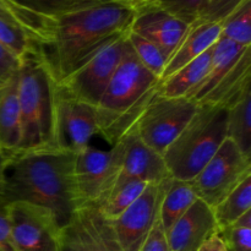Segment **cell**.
<instances>
[{
  "label": "cell",
  "instance_id": "obj_1",
  "mask_svg": "<svg viewBox=\"0 0 251 251\" xmlns=\"http://www.w3.org/2000/svg\"><path fill=\"white\" fill-rule=\"evenodd\" d=\"M135 15L132 5L104 1L55 20L50 42L41 47V54L56 83L129 31Z\"/></svg>",
  "mask_w": 251,
  "mask_h": 251
},
{
  "label": "cell",
  "instance_id": "obj_2",
  "mask_svg": "<svg viewBox=\"0 0 251 251\" xmlns=\"http://www.w3.org/2000/svg\"><path fill=\"white\" fill-rule=\"evenodd\" d=\"M75 153L59 149L20 152L9 159L2 198L48 211L59 228L80 206L74 176Z\"/></svg>",
  "mask_w": 251,
  "mask_h": 251
},
{
  "label": "cell",
  "instance_id": "obj_3",
  "mask_svg": "<svg viewBox=\"0 0 251 251\" xmlns=\"http://www.w3.org/2000/svg\"><path fill=\"white\" fill-rule=\"evenodd\" d=\"M158 83L159 78L140 63L127 41L122 60L96 107L100 135L108 144L113 146L136 123L156 96Z\"/></svg>",
  "mask_w": 251,
  "mask_h": 251
},
{
  "label": "cell",
  "instance_id": "obj_4",
  "mask_svg": "<svg viewBox=\"0 0 251 251\" xmlns=\"http://www.w3.org/2000/svg\"><path fill=\"white\" fill-rule=\"evenodd\" d=\"M21 115L20 152L55 149L56 81L41 54V48L22 58L19 73Z\"/></svg>",
  "mask_w": 251,
  "mask_h": 251
},
{
  "label": "cell",
  "instance_id": "obj_5",
  "mask_svg": "<svg viewBox=\"0 0 251 251\" xmlns=\"http://www.w3.org/2000/svg\"><path fill=\"white\" fill-rule=\"evenodd\" d=\"M228 110L201 104L179 136L164 151L163 159L169 176L190 181L227 139Z\"/></svg>",
  "mask_w": 251,
  "mask_h": 251
},
{
  "label": "cell",
  "instance_id": "obj_6",
  "mask_svg": "<svg viewBox=\"0 0 251 251\" xmlns=\"http://www.w3.org/2000/svg\"><path fill=\"white\" fill-rule=\"evenodd\" d=\"M124 142L120 139L109 150L85 147L75 153L74 176L81 205H100L122 172Z\"/></svg>",
  "mask_w": 251,
  "mask_h": 251
},
{
  "label": "cell",
  "instance_id": "obj_7",
  "mask_svg": "<svg viewBox=\"0 0 251 251\" xmlns=\"http://www.w3.org/2000/svg\"><path fill=\"white\" fill-rule=\"evenodd\" d=\"M250 176L251 158L245 156L232 140L226 139L190 183L199 199L213 208Z\"/></svg>",
  "mask_w": 251,
  "mask_h": 251
},
{
  "label": "cell",
  "instance_id": "obj_8",
  "mask_svg": "<svg viewBox=\"0 0 251 251\" xmlns=\"http://www.w3.org/2000/svg\"><path fill=\"white\" fill-rule=\"evenodd\" d=\"M199 105L186 97L167 98L156 93L135 123L140 139L163 156L198 110Z\"/></svg>",
  "mask_w": 251,
  "mask_h": 251
},
{
  "label": "cell",
  "instance_id": "obj_9",
  "mask_svg": "<svg viewBox=\"0 0 251 251\" xmlns=\"http://www.w3.org/2000/svg\"><path fill=\"white\" fill-rule=\"evenodd\" d=\"M127 32L115 38L58 85L71 97L97 107L126 47Z\"/></svg>",
  "mask_w": 251,
  "mask_h": 251
},
{
  "label": "cell",
  "instance_id": "obj_10",
  "mask_svg": "<svg viewBox=\"0 0 251 251\" xmlns=\"http://www.w3.org/2000/svg\"><path fill=\"white\" fill-rule=\"evenodd\" d=\"M97 134H100L97 108L71 97L56 83L55 149L76 153L90 146V141Z\"/></svg>",
  "mask_w": 251,
  "mask_h": 251
},
{
  "label": "cell",
  "instance_id": "obj_11",
  "mask_svg": "<svg viewBox=\"0 0 251 251\" xmlns=\"http://www.w3.org/2000/svg\"><path fill=\"white\" fill-rule=\"evenodd\" d=\"M60 251H124L97 205L78 206L60 228Z\"/></svg>",
  "mask_w": 251,
  "mask_h": 251
},
{
  "label": "cell",
  "instance_id": "obj_12",
  "mask_svg": "<svg viewBox=\"0 0 251 251\" xmlns=\"http://www.w3.org/2000/svg\"><path fill=\"white\" fill-rule=\"evenodd\" d=\"M172 178L149 184L140 198L122 215L110 221L124 251H139L159 220L162 201Z\"/></svg>",
  "mask_w": 251,
  "mask_h": 251
},
{
  "label": "cell",
  "instance_id": "obj_13",
  "mask_svg": "<svg viewBox=\"0 0 251 251\" xmlns=\"http://www.w3.org/2000/svg\"><path fill=\"white\" fill-rule=\"evenodd\" d=\"M10 230L15 251H60V228L38 206L10 202Z\"/></svg>",
  "mask_w": 251,
  "mask_h": 251
},
{
  "label": "cell",
  "instance_id": "obj_14",
  "mask_svg": "<svg viewBox=\"0 0 251 251\" xmlns=\"http://www.w3.org/2000/svg\"><path fill=\"white\" fill-rule=\"evenodd\" d=\"M189 28L190 26L180 20L153 7L136 9V15L130 26V31L158 47L167 61L176 50Z\"/></svg>",
  "mask_w": 251,
  "mask_h": 251
},
{
  "label": "cell",
  "instance_id": "obj_15",
  "mask_svg": "<svg viewBox=\"0 0 251 251\" xmlns=\"http://www.w3.org/2000/svg\"><path fill=\"white\" fill-rule=\"evenodd\" d=\"M218 230L212 207L198 199L166 233L172 251H198Z\"/></svg>",
  "mask_w": 251,
  "mask_h": 251
},
{
  "label": "cell",
  "instance_id": "obj_16",
  "mask_svg": "<svg viewBox=\"0 0 251 251\" xmlns=\"http://www.w3.org/2000/svg\"><path fill=\"white\" fill-rule=\"evenodd\" d=\"M122 140L124 142L123 174L147 184H158L172 178L163 156L157 153L140 139L135 124L123 135Z\"/></svg>",
  "mask_w": 251,
  "mask_h": 251
},
{
  "label": "cell",
  "instance_id": "obj_17",
  "mask_svg": "<svg viewBox=\"0 0 251 251\" xmlns=\"http://www.w3.org/2000/svg\"><path fill=\"white\" fill-rule=\"evenodd\" d=\"M221 22H198L190 26L181 43L167 61L161 80L171 76L176 70L212 48L221 38Z\"/></svg>",
  "mask_w": 251,
  "mask_h": 251
},
{
  "label": "cell",
  "instance_id": "obj_18",
  "mask_svg": "<svg viewBox=\"0 0 251 251\" xmlns=\"http://www.w3.org/2000/svg\"><path fill=\"white\" fill-rule=\"evenodd\" d=\"M19 73V71H17ZM21 144V115L17 74L0 86V151L7 159L19 152Z\"/></svg>",
  "mask_w": 251,
  "mask_h": 251
},
{
  "label": "cell",
  "instance_id": "obj_19",
  "mask_svg": "<svg viewBox=\"0 0 251 251\" xmlns=\"http://www.w3.org/2000/svg\"><path fill=\"white\" fill-rule=\"evenodd\" d=\"M251 49L248 48L232 70L199 103L229 109L251 92Z\"/></svg>",
  "mask_w": 251,
  "mask_h": 251
},
{
  "label": "cell",
  "instance_id": "obj_20",
  "mask_svg": "<svg viewBox=\"0 0 251 251\" xmlns=\"http://www.w3.org/2000/svg\"><path fill=\"white\" fill-rule=\"evenodd\" d=\"M248 48H251V47H242L221 36V38L212 48V56H211L207 75L186 98L194 100L196 104L201 103V100L232 70L233 66L242 58L243 53Z\"/></svg>",
  "mask_w": 251,
  "mask_h": 251
},
{
  "label": "cell",
  "instance_id": "obj_21",
  "mask_svg": "<svg viewBox=\"0 0 251 251\" xmlns=\"http://www.w3.org/2000/svg\"><path fill=\"white\" fill-rule=\"evenodd\" d=\"M213 48V47H212ZM212 48L158 83V95L167 98L188 97L207 75Z\"/></svg>",
  "mask_w": 251,
  "mask_h": 251
},
{
  "label": "cell",
  "instance_id": "obj_22",
  "mask_svg": "<svg viewBox=\"0 0 251 251\" xmlns=\"http://www.w3.org/2000/svg\"><path fill=\"white\" fill-rule=\"evenodd\" d=\"M147 185L149 184L145 181L127 176L120 172L114 185L98 205L100 212L107 220H115L140 198Z\"/></svg>",
  "mask_w": 251,
  "mask_h": 251
},
{
  "label": "cell",
  "instance_id": "obj_23",
  "mask_svg": "<svg viewBox=\"0 0 251 251\" xmlns=\"http://www.w3.org/2000/svg\"><path fill=\"white\" fill-rule=\"evenodd\" d=\"M0 19L24 29L42 47L47 46L53 36L54 21L32 14L11 0H0Z\"/></svg>",
  "mask_w": 251,
  "mask_h": 251
},
{
  "label": "cell",
  "instance_id": "obj_24",
  "mask_svg": "<svg viewBox=\"0 0 251 251\" xmlns=\"http://www.w3.org/2000/svg\"><path fill=\"white\" fill-rule=\"evenodd\" d=\"M199 199L190 181L172 178L162 201L159 220L164 232L169 229Z\"/></svg>",
  "mask_w": 251,
  "mask_h": 251
},
{
  "label": "cell",
  "instance_id": "obj_25",
  "mask_svg": "<svg viewBox=\"0 0 251 251\" xmlns=\"http://www.w3.org/2000/svg\"><path fill=\"white\" fill-rule=\"evenodd\" d=\"M227 139L251 158V92L228 109Z\"/></svg>",
  "mask_w": 251,
  "mask_h": 251
},
{
  "label": "cell",
  "instance_id": "obj_26",
  "mask_svg": "<svg viewBox=\"0 0 251 251\" xmlns=\"http://www.w3.org/2000/svg\"><path fill=\"white\" fill-rule=\"evenodd\" d=\"M218 229L232 225L251 211V176L212 208Z\"/></svg>",
  "mask_w": 251,
  "mask_h": 251
},
{
  "label": "cell",
  "instance_id": "obj_27",
  "mask_svg": "<svg viewBox=\"0 0 251 251\" xmlns=\"http://www.w3.org/2000/svg\"><path fill=\"white\" fill-rule=\"evenodd\" d=\"M22 9L43 19L55 21L59 17L80 11L86 7L108 1V0H11Z\"/></svg>",
  "mask_w": 251,
  "mask_h": 251
},
{
  "label": "cell",
  "instance_id": "obj_28",
  "mask_svg": "<svg viewBox=\"0 0 251 251\" xmlns=\"http://www.w3.org/2000/svg\"><path fill=\"white\" fill-rule=\"evenodd\" d=\"M139 7L162 10L188 26H193L205 17L208 0H144L136 9Z\"/></svg>",
  "mask_w": 251,
  "mask_h": 251
},
{
  "label": "cell",
  "instance_id": "obj_29",
  "mask_svg": "<svg viewBox=\"0 0 251 251\" xmlns=\"http://www.w3.org/2000/svg\"><path fill=\"white\" fill-rule=\"evenodd\" d=\"M221 26V36L242 47H251V0H244Z\"/></svg>",
  "mask_w": 251,
  "mask_h": 251
},
{
  "label": "cell",
  "instance_id": "obj_30",
  "mask_svg": "<svg viewBox=\"0 0 251 251\" xmlns=\"http://www.w3.org/2000/svg\"><path fill=\"white\" fill-rule=\"evenodd\" d=\"M126 37L140 63L161 80L164 68L167 65V58L162 53L161 49L147 39L142 38L139 34L131 32L130 29L127 31Z\"/></svg>",
  "mask_w": 251,
  "mask_h": 251
},
{
  "label": "cell",
  "instance_id": "obj_31",
  "mask_svg": "<svg viewBox=\"0 0 251 251\" xmlns=\"http://www.w3.org/2000/svg\"><path fill=\"white\" fill-rule=\"evenodd\" d=\"M0 44L21 60L42 47L24 29L2 19H0Z\"/></svg>",
  "mask_w": 251,
  "mask_h": 251
},
{
  "label": "cell",
  "instance_id": "obj_32",
  "mask_svg": "<svg viewBox=\"0 0 251 251\" xmlns=\"http://www.w3.org/2000/svg\"><path fill=\"white\" fill-rule=\"evenodd\" d=\"M217 233L228 251H251V211Z\"/></svg>",
  "mask_w": 251,
  "mask_h": 251
},
{
  "label": "cell",
  "instance_id": "obj_33",
  "mask_svg": "<svg viewBox=\"0 0 251 251\" xmlns=\"http://www.w3.org/2000/svg\"><path fill=\"white\" fill-rule=\"evenodd\" d=\"M244 0H208L205 17L200 22H222Z\"/></svg>",
  "mask_w": 251,
  "mask_h": 251
},
{
  "label": "cell",
  "instance_id": "obj_34",
  "mask_svg": "<svg viewBox=\"0 0 251 251\" xmlns=\"http://www.w3.org/2000/svg\"><path fill=\"white\" fill-rule=\"evenodd\" d=\"M0 250L15 251L10 230V202L0 196Z\"/></svg>",
  "mask_w": 251,
  "mask_h": 251
},
{
  "label": "cell",
  "instance_id": "obj_35",
  "mask_svg": "<svg viewBox=\"0 0 251 251\" xmlns=\"http://www.w3.org/2000/svg\"><path fill=\"white\" fill-rule=\"evenodd\" d=\"M21 65V59L11 53L9 49L0 44V86L16 75Z\"/></svg>",
  "mask_w": 251,
  "mask_h": 251
},
{
  "label": "cell",
  "instance_id": "obj_36",
  "mask_svg": "<svg viewBox=\"0 0 251 251\" xmlns=\"http://www.w3.org/2000/svg\"><path fill=\"white\" fill-rule=\"evenodd\" d=\"M139 251H172L168 243H167L166 233L162 227L161 220L157 221L153 229L151 230V233Z\"/></svg>",
  "mask_w": 251,
  "mask_h": 251
},
{
  "label": "cell",
  "instance_id": "obj_37",
  "mask_svg": "<svg viewBox=\"0 0 251 251\" xmlns=\"http://www.w3.org/2000/svg\"><path fill=\"white\" fill-rule=\"evenodd\" d=\"M198 251H228L226 248L225 243L220 238L218 233L216 232L215 234L211 235L200 248Z\"/></svg>",
  "mask_w": 251,
  "mask_h": 251
},
{
  "label": "cell",
  "instance_id": "obj_38",
  "mask_svg": "<svg viewBox=\"0 0 251 251\" xmlns=\"http://www.w3.org/2000/svg\"><path fill=\"white\" fill-rule=\"evenodd\" d=\"M9 159L0 151V196H2L5 188V179H6V167Z\"/></svg>",
  "mask_w": 251,
  "mask_h": 251
},
{
  "label": "cell",
  "instance_id": "obj_39",
  "mask_svg": "<svg viewBox=\"0 0 251 251\" xmlns=\"http://www.w3.org/2000/svg\"><path fill=\"white\" fill-rule=\"evenodd\" d=\"M108 1H117V2H124V4L132 5V6L136 9L140 4L142 2V0H108Z\"/></svg>",
  "mask_w": 251,
  "mask_h": 251
},
{
  "label": "cell",
  "instance_id": "obj_40",
  "mask_svg": "<svg viewBox=\"0 0 251 251\" xmlns=\"http://www.w3.org/2000/svg\"><path fill=\"white\" fill-rule=\"evenodd\" d=\"M142 1H144V0H142Z\"/></svg>",
  "mask_w": 251,
  "mask_h": 251
},
{
  "label": "cell",
  "instance_id": "obj_41",
  "mask_svg": "<svg viewBox=\"0 0 251 251\" xmlns=\"http://www.w3.org/2000/svg\"><path fill=\"white\" fill-rule=\"evenodd\" d=\"M0 251H1V250H0Z\"/></svg>",
  "mask_w": 251,
  "mask_h": 251
}]
</instances>
